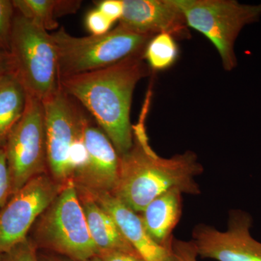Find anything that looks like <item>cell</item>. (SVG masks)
<instances>
[{
	"instance_id": "10",
	"label": "cell",
	"mask_w": 261,
	"mask_h": 261,
	"mask_svg": "<svg viewBox=\"0 0 261 261\" xmlns=\"http://www.w3.org/2000/svg\"><path fill=\"white\" fill-rule=\"evenodd\" d=\"M253 219L249 213L232 210L228 214L227 229L197 225L192 241L199 256L216 261H261V243L252 238Z\"/></svg>"
},
{
	"instance_id": "5",
	"label": "cell",
	"mask_w": 261,
	"mask_h": 261,
	"mask_svg": "<svg viewBox=\"0 0 261 261\" xmlns=\"http://www.w3.org/2000/svg\"><path fill=\"white\" fill-rule=\"evenodd\" d=\"M31 231L29 238L37 249L79 261L98 255L72 182L65 185Z\"/></svg>"
},
{
	"instance_id": "24",
	"label": "cell",
	"mask_w": 261,
	"mask_h": 261,
	"mask_svg": "<svg viewBox=\"0 0 261 261\" xmlns=\"http://www.w3.org/2000/svg\"><path fill=\"white\" fill-rule=\"evenodd\" d=\"M97 8L114 23L123 14V0H104L98 3Z\"/></svg>"
},
{
	"instance_id": "27",
	"label": "cell",
	"mask_w": 261,
	"mask_h": 261,
	"mask_svg": "<svg viewBox=\"0 0 261 261\" xmlns=\"http://www.w3.org/2000/svg\"><path fill=\"white\" fill-rule=\"evenodd\" d=\"M10 73L12 71L9 55L6 51L0 49V80Z\"/></svg>"
},
{
	"instance_id": "11",
	"label": "cell",
	"mask_w": 261,
	"mask_h": 261,
	"mask_svg": "<svg viewBox=\"0 0 261 261\" xmlns=\"http://www.w3.org/2000/svg\"><path fill=\"white\" fill-rule=\"evenodd\" d=\"M87 116L84 129L87 156L72 182L92 194L112 193L118 181L120 156L102 128Z\"/></svg>"
},
{
	"instance_id": "16",
	"label": "cell",
	"mask_w": 261,
	"mask_h": 261,
	"mask_svg": "<svg viewBox=\"0 0 261 261\" xmlns=\"http://www.w3.org/2000/svg\"><path fill=\"white\" fill-rule=\"evenodd\" d=\"M27 100V92L13 73L0 80V146L23 116Z\"/></svg>"
},
{
	"instance_id": "1",
	"label": "cell",
	"mask_w": 261,
	"mask_h": 261,
	"mask_svg": "<svg viewBox=\"0 0 261 261\" xmlns=\"http://www.w3.org/2000/svg\"><path fill=\"white\" fill-rule=\"evenodd\" d=\"M149 97L138 123L133 126L132 147L119 155L118 181L111 193L137 214L156 197L172 189H178L183 194L200 195V188L195 178L204 171L192 151L175 154L170 159L154 152L149 144L145 127Z\"/></svg>"
},
{
	"instance_id": "9",
	"label": "cell",
	"mask_w": 261,
	"mask_h": 261,
	"mask_svg": "<svg viewBox=\"0 0 261 261\" xmlns=\"http://www.w3.org/2000/svg\"><path fill=\"white\" fill-rule=\"evenodd\" d=\"M64 186L49 173H43L10 197L0 209V255L28 238L37 220Z\"/></svg>"
},
{
	"instance_id": "17",
	"label": "cell",
	"mask_w": 261,
	"mask_h": 261,
	"mask_svg": "<svg viewBox=\"0 0 261 261\" xmlns=\"http://www.w3.org/2000/svg\"><path fill=\"white\" fill-rule=\"evenodd\" d=\"M13 3L18 13L47 31L58 29L57 18L75 13L82 4L74 0H14Z\"/></svg>"
},
{
	"instance_id": "22",
	"label": "cell",
	"mask_w": 261,
	"mask_h": 261,
	"mask_svg": "<svg viewBox=\"0 0 261 261\" xmlns=\"http://www.w3.org/2000/svg\"><path fill=\"white\" fill-rule=\"evenodd\" d=\"M171 261H197L198 253L192 241H184L173 238L171 243Z\"/></svg>"
},
{
	"instance_id": "28",
	"label": "cell",
	"mask_w": 261,
	"mask_h": 261,
	"mask_svg": "<svg viewBox=\"0 0 261 261\" xmlns=\"http://www.w3.org/2000/svg\"><path fill=\"white\" fill-rule=\"evenodd\" d=\"M0 261H1V255H0Z\"/></svg>"
},
{
	"instance_id": "25",
	"label": "cell",
	"mask_w": 261,
	"mask_h": 261,
	"mask_svg": "<svg viewBox=\"0 0 261 261\" xmlns=\"http://www.w3.org/2000/svg\"><path fill=\"white\" fill-rule=\"evenodd\" d=\"M98 256L102 261H144L138 254L127 252H102L98 254Z\"/></svg>"
},
{
	"instance_id": "15",
	"label": "cell",
	"mask_w": 261,
	"mask_h": 261,
	"mask_svg": "<svg viewBox=\"0 0 261 261\" xmlns=\"http://www.w3.org/2000/svg\"><path fill=\"white\" fill-rule=\"evenodd\" d=\"M76 190L89 233L97 247L98 254L106 251L138 254L124 238L112 216L87 192Z\"/></svg>"
},
{
	"instance_id": "18",
	"label": "cell",
	"mask_w": 261,
	"mask_h": 261,
	"mask_svg": "<svg viewBox=\"0 0 261 261\" xmlns=\"http://www.w3.org/2000/svg\"><path fill=\"white\" fill-rule=\"evenodd\" d=\"M179 55L176 39L168 34L154 36L147 44L144 58L150 69L163 70L171 68Z\"/></svg>"
},
{
	"instance_id": "19",
	"label": "cell",
	"mask_w": 261,
	"mask_h": 261,
	"mask_svg": "<svg viewBox=\"0 0 261 261\" xmlns=\"http://www.w3.org/2000/svg\"><path fill=\"white\" fill-rule=\"evenodd\" d=\"M15 15L13 1L0 0V49L8 53Z\"/></svg>"
},
{
	"instance_id": "6",
	"label": "cell",
	"mask_w": 261,
	"mask_h": 261,
	"mask_svg": "<svg viewBox=\"0 0 261 261\" xmlns=\"http://www.w3.org/2000/svg\"><path fill=\"white\" fill-rule=\"evenodd\" d=\"M51 36L58 51L59 80L107 68L144 53L153 37L132 32L121 24L103 35L73 37L62 27Z\"/></svg>"
},
{
	"instance_id": "12",
	"label": "cell",
	"mask_w": 261,
	"mask_h": 261,
	"mask_svg": "<svg viewBox=\"0 0 261 261\" xmlns=\"http://www.w3.org/2000/svg\"><path fill=\"white\" fill-rule=\"evenodd\" d=\"M119 24L145 35L168 34L175 39L191 37L186 18L176 0H123Z\"/></svg>"
},
{
	"instance_id": "21",
	"label": "cell",
	"mask_w": 261,
	"mask_h": 261,
	"mask_svg": "<svg viewBox=\"0 0 261 261\" xmlns=\"http://www.w3.org/2000/svg\"><path fill=\"white\" fill-rule=\"evenodd\" d=\"M11 196V181L5 145H3L0 146V209L9 200Z\"/></svg>"
},
{
	"instance_id": "20",
	"label": "cell",
	"mask_w": 261,
	"mask_h": 261,
	"mask_svg": "<svg viewBox=\"0 0 261 261\" xmlns=\"http://www.w3.org/2000/svg\"><path fill=\"white\" fill-rule=\"evenodd\" d=\"M1 261H39L38 249L28 237L9 251L2 254Z\"/></svg>"
},
{
	"instance_id": "4",
	"label": "cell",
	"mask_w": 261,
	"mask_h": 261,
	"mask_svg": "<svg viewBox=\"0 0 261 261\" xmlns=\"http://www.w3.org/2000/svg\"><path fill=\"white\" fill-rule=\"evenodd\" d=\"M43 105L48 173L57 182L65 185L72 182L85 162L84 129L88 115L60 87L43 101Z\"/></svg>"
},
{
	"instance_id": "23",
	"label": "cell",
	"mask_w": 261,
	"mask_h": 261,
	"mask_svg": "<svg viewBox=\"0 0 261 261\" xmlns=\"http://www.w3.org/2000/svg\"><path fill=\"white\" fill-rule=\"evenodd\" d=\"M86 27L92 35H103L111 31L113 22L107 18L102 12L95 9L91 10L86 17Z\"/></svg>"
},
{
	"instance_id": "8",
	"label": "cell",
	"mask_w": 261,
	"mask_h": 261,
	"mask_svg": "<svg viewBox=\"0 0 261 261\" xmlns=\"http://www.w3.org/2000/svg\"><path fill=\"white\" fill-rule=\"evenodd\" d=\"M12 195L32 178L48 173L43 102L27 94L23 116L5 143Z\"/></svg>"
},
{
	"instance_id": "14",
	"label": "cell",
	"mask_w": 261,
	"mask_h": 261,
	"mask_svg": "<svg viewBox=\"0 0 261 261\" xmlns=\"http://www.w3.org/2000/svg\"><path fill=\"white\" fill-rule=\"evenodd\" d=\"M182 194L178 189L168 190L139 214L151 238L166 248H171L173 229L181 219Z\"/></svg>"
},
{
	"instance_id": "26",
	"label": "cell",
	"mask_w": 261,
	"mask_h": 261,
	"mask_svg": "<svg viewBox=\"0 0 261 261\" xmlns=\"http://www.w3.org/2000/svg\"><path fill=\"white\" fill-rule=\"evenodd\" d=\"M38 256H39V261H79L71 260V259L68 258L61 256V255H56V254L51 253V252H38ZM82 261H102L101 260L100 257L99 256H94L91 257V258L87 259L86 260Z\"/></svg>"
},
{
	"instance_id": "3",
	"label": "cell",
	"mask_w": 261,
	"mask_h": 261,
	"mask_svg": "<svg viewBox=\"0 0 261 261\" xmlns=\"http://www.w3.org/2000/svg\"><path fill=\"white\" fill-rule=\"evenodd\" d=\"M8 55L12 73L29 95L43 102L59 88L58 51L51 34L16 10Z\"/></svg>"
},
{
	"instance_id": "13",
	"label": "cell",
	"mask_w": 261,
	"mask_h": 261,
	"mask_svg": "<svg viewBox=\"0 0 261 261\" xmlns=\"http://www.w3.org/2000/svg\"><path fill=\"white\" fill-rule=\"evenodd\" d=\"M87 193L112 216L124 238L144 261H171V248L161 246L151 238L140 214L111 194Z\"/></svg>"
},
{
	"instance_id": "2",
	"label": "cell",
	"mask_w": 261,
	"mask_h": 261,
	"mask_svg": "<svg viewBox=\"0 0 261 261\" xmlns=\"http://www.w3.org/2000/svg\"><path fill=\"white\" fill-rule=\"evenodd\" d=\"M150 70L141 53L107 68L63 77L59 87L90 113L121 155L133 144L130 113L136 86Z\"/></svg>"
},
{
	"instance_id": "7",
	"label": "cell",
	"mask_w": 261,
	"mask_h": 261,
	"mask_svg": "<svg viewBox=\"0 0 261 261\" xmlns=\"http://www.w3.org/2000/svg\"><path fill=\"white\" fill-rule=\"evenodd\" d=\"M189 28L205 36L216 47L226 71L238 66L234 45L246 25L261 18V3L242 4L236 0H176Z\"/></svg>"
}]
</instances>
